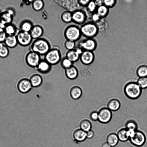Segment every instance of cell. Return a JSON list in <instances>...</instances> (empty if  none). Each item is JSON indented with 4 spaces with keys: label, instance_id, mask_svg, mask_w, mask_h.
<instances>
[{
    "label": "cell",
    "instance_id": "obj_1",
    "mask_svg": "<svg viewBox=\"0 0 147 147\" xmlns=\"http://www.w3.org/2000/svg\"><path fill=\"white\" fill-rule=\"evenodd\" d=\"M31 50L41 55H44L51 49L49 42L46 39L40 38L35 39L31 46Z\"/></svg>",
    "mask_w": 147,
    "mask_h": 147
},
{
    "label": "cell",
    "instance_id": "obj_2",
    "mask_svg": "<svg viewBox=\"0 0 147 147\" xmlns=\"http://www.w3.org/2000/svg\"><path fill=\"white\" fill-rule=\"evenodd\" d=\"M142 89L137 82H130L127 83L124 88V92L125 96L131 99H136L141 96Z\"/></svg>",
    "mask_w": 147,
    "mask_h": 147
},
{
    "label": "cell",
    "instance_id": "obj_3",
    "mask_svg": "<svg viewBox=\"0 0 147 147\" xmlns=\"http://www.w3.org/2000/svg\"><path fill=\"white\" fill-rule=\"evenodd\" d=\"M64 35L66 40L75 42L78 41L82 36L80 28L75 25L67 26L64 30Z\"/></svg>",
    "mask_w": 147,
    "mask_h": 147
},
{
    "label": "cell",
    "instance_id": "obj_4",
    "mask_svg": "<svg viewBox=\"0 0 147 147\" xmlns=\"http://www.w3.org/2000/svg\"><path fill=\"white\" fill-rule=\"evenodd\" d=\"M82 36L86 38H93L97 34L98 28L92 22H88L82 24L80 27Z\"/></svg>",
    "mask_w": 147,
    "mask_h": 147
},
{
    "label": "cell",
    "instance_id": "obj_5",
    "mask_svg": "<svg viewBox=\"0 0 147 147\" xmlns=\"http://www.w3.org/2000/svg\"><path fill=\"white\" fill-rule=\"evenodd\" d=\"M129 140L134 146L141 147L146 142V138L145 134L142 131L137 130L130 133Z\"/></svg>",
    "mask_w": 147,
    "mask_h": 147
},
{
    "label": "cell",
    "instance_id": "obj_6",
    "mask_svg": "<svg viewBox=\"0 0 147 147\" xmlns=\"http://www.w3.org/2000/svg\"><path fill=\"white\" fill-rule=\"evenodd\" d=\"M44 56V59L51 66L58 64L61 59L60 51L56 48H51Z\"/></svg>",
    "mask_w": 147,
    "mask_h": 147
},
{
    "label": "cell",
    "instance_id": "obj_7",
    "mask_svg": "<svg viewBox=\"0 0 147 147\" xmlns=\"http://www.w3.org/2000/svg\"><path fill=\"white\" fill-rule=\"evenodd\" d=\"M25 60L26 63L28 66L36 68L41 59L40 55L31 50L26 54Z\"/></svg>",
    "mask_w": 147,
    "mask_h": 147
},
{
    "label": "cell",
    "instance_id": "obj_8",
    "mask_svg": "<svg viewBox=\"0 0 147 147\" xmlns=\"http://www.w3.org/2000/svg\"><path fill=\"white\" fill-rule=\"evenodd\" d=\"M16 36L18 44L22 46L29 45L33 39L30 32L21 30L18 31Z\"/></svg>",
    "mask_w": 147,
    "mask_h": 147
},
{
    "label": "cell",
    "instance_id": "obj_9",
    "mask_svg": "<svg viewBox=\"0 0 147 147\" xmlns=\"http://www.w3.org/2000/svg\"><path fill=\"white\" fill-rule=\"evenodd\" d=\"M97 45V42L95 39L93 38H86L80 42L77 47L83 51H87L93 52L96 49Z\"/></svg>",
    "mask_w": 147,
    "mask_h": 147
},
{
    "label": "cell",
    "instance_id": "obj_10",
    "mask_svg": "<svg viewBox=\"0 0 147 147\" xmlns=\"http://www.w3.org/2000/svg\"><path fill=\"white\" fill-rule=\"evenodd\" d=\"M98 121L102 123H107L109 122L112 117V111L107 107H103L98 111Z\"/></svg>",
    "mask_w": 147,
    "mask_h": 147
},
{
    "label": "cell",
    "instance_id": "obj_11",
    "mask_svg": "<svg viewBox=\"0 0 147 147\" xmlns=\"http://www.w3.org/2000/svg\"><path fill=\"white\" fill-rule=\"evenodd\" d=\"M32 86L29 79L26 78L21 79L17 84V88L18 91L21 93H26L29 92Z\"/></svg>",
    "mask_w": 147,
    "mask_h": 147
},
{
    "label": "cell",
    "instance_id": "obj_12",
    "mask_svg": "<svg viewBox=\"0 0 147 147\" xmlns=\"http://www.w3.org/2000/svg\"><path fill=\"white\" fill-rule=\"evenodd\" d=\"M13 15V11L11 9L1 12L0 17V23L5 26L11 23Z\"/></svg>",
    "mask_w": 147,
    "mask_h": 147
},
{
    "label": "cell",
    "instance_id": "obj_13",
    "mask_svg": "<svg viewBox=\"0 0 147 147\" xmlns=\"http://www.w3.org/2000/svg\"><path fill=\"white\" fill-rule=\"evenodd\" d=\"M86 17L85 13L80 10H76L72 12V22L79 25L84 24Z\"/></svg>",
    "mask_w": 147,
    "mask_h": 147
},
{
    "label": "cell",
    "instance_id": "obj_14",
    "mask_svg": "<svg viewBox=\"0 0 147 147\" xmlns=\"http://www.w3.org/2000/svg\"><path fill=\"white\" fill-rule=\"evenodd\" d=\"M94 59V54L92 51H83L80 56V59L83 64L89 65L92 63Z\"/></svg>",
    "mask_w": 147,
    "mask_h": 147
},
{
    "label": "cell",
    "instance_id": "obj_15",
    "mask_svg": "<svg viewBox=\"0 0 147 147\" xmlns=\"http://www.w3.org/2000/svg\"><path fill=\"white\" fill-rule=\"evenodd\" d=\"M36 68L39 72L45 74L51 70V65L45 60H41Z\"/></svg>",
    "mask_w": 147,
    "mask_h": 147
},
{
    "label": "cell",
    "instance_id": "obj_16",
    "mask_svg": "<svg viewBox=\"0 0 147 147\" xmlns=\"http://www.w3.org/2000/svg\"><path fill=\"white\" fill-rule=\"evenodd\" d=\"M43 29L38 25H33L30 33L33 39H36L41 37L43 33Z\"/></svg>",
    "mask_w": 147,
    "mask_h": 147
},
{
    "label": "cell",
    "instance_id": "obj_17",
    "mask_svg": "<svg viewBox=\"0 0 147 147\" xmlns=\"http://www.w3.org/2000/svg\"><path fill=\"white\" fill-rule=\"evenodd\" d=\"M73 136L75 140L81 142L84 141L86 138V132L80 129H76L74 131Z\"/></svg>",
    "mask_w": 147,
    "mask_h": 147
},
{
    "label": "cell",
    "instance_id": "obj_18",
    "mask_svg": "<svg viewBox=\"0 0 147 147\" xmlns=\"http://www.w3.org/2000/svg\"><path fill=\"white\" fill-rule=\"evenodd\" d=\"M130 132L125 128L120 129L117 133L119 141L125 142L129 140Z\"/></svg>",
    "mask_w": 147,
    "mask_h": 147
},
{
    "label": "cell",
    "instance_id": "obj_19",
    "mask_svg": "<svg viewBox=\"0 0 147 147\" xmlns=\"http://www.w3.org/2000/svg\"><path fill=\"white\" fill-rule=\"evenodd\" d=\"M69 93L73 99L77 100L79 98L82 96V91L80 87L78 86H75L71 88Z\"/></svg>",
    "mask_w": 147,
    "mask_h": 147
},
{
    "label": "cell",
    "instance_id": "obj_20",
    "mask_svg": "<svg viewBox=\"0 0 147 147\" xmlns=\"http://www.w3.org/2000/svg\"><path fill=\"white\" fill-rule=\"evenodd\" d=\"M65 74L67 77L70 80L76 78L78 74L77 68L73 65L69 68L65 70Z\"/></svg>",
    "mask_w": 147,
    "mask_h": 147
},
{
    "label": "cell",
    "instance_id": "obj_21",
    "mask_svg": "<svg viewBox=\"0 0 147 147\" xmlns=\"http://www.w3.org/2000/svg\"><path fill=\"white\" fill-rule=\"evenodd\" d=\"M106 139V141L111 147L116 146L119 141L117 134L113 132L108 134L107 136Z\"/></svg>",
    "mask_w": 147,
    "mask_h": 147
},
{
    "label": "cell",
    "instance_id": "obj_22",
    "mask_svg": "<svg viewBox=\"0 0 147 147\" xmlns=\"http://www.w3.org/2000/svg\"><path fill=\"white\" fill-rule=\"evenodd\" d=\"M121 106L120 101L116 98L110 99L107 104V108L111 111H116L120 108Z\"/></svg>",
    "mask_w": 147,
    "mask_h": 147
},
{
    "label": "cell",
    "instance_id": "obj_23",
    "mask_svg": "<svg viewBox=\"0 0 147 147\" xmlns=\"http://www.w3.org/2000/svg\"><path fill=\"white\" fill-rule=\"evenodd\" d=\"M33 87L40 86L42 82V78L40 75L35 74L32 75L29 79Z\"/></svg>",
    "mask_w": 147,
    "mask_h": 147
},
{
    "label": "cell",
    "instance_id": "obj_24",
    "mask_svg": "<svg viewBox=\"0 0 147 147\" xmlns=\"http://www.w3.org/2000/svg\"><path fill=\"white\" fill-rule=\"evenodd\" d=\"M80 54L75 49L68 50L66 53L65 57L74 63L80 59Z\"/></svg>",
    "mask_w": 147,
    "mask_h": 147
},
{
    "label": "cell",
    "instance_id": "obj_25",
    "mask_svg": "<svg viewBox=\"0 0 147 147\" xmlns=\"http://www.w3.org/2000/svg\"><path fill=\"white\" fill-rule=\"evenodd\" d=\"M4 43L8 48L15 47L18 44L16 36H7Z\"/></svg>",
    "mask_w": 147,
    "mask_h": 147
},
{
    "label": "cell",
    "instance_id": "obj_26",
    "mask_svg": "<svg viewBox=\"0 0 147 147\" xmlns=\"http://www.w3.org/2000/svg\"><path fill=\"white\" fill-rule=\"evenodd\" d=\"M4 29L7 36L16 35L19 31L17 27L12 23L6 25Z\"/></svg>",
    "mask_w": 147,
    "mask_h": 147
},
{
    "label": "cell",
    "instance_id": "obj_27",
    "mask_svg": "<svg viewBox=\"0 0 147 147\" xmlns=\"http://www.w3.org/2000/svg\"><path fill=\"white\" fill-rule=\"evenodd\" d=\"M125 128L128 130L130 133L134 132L138 129V124L134 120L129 119L127 120L125 123Z\"/></svg>",
    "mask_w": 147,
    "mask_h": 147
},
{
    "label": "cell",
    "instance_id": "obj_28",
    "mask_svg": "<svg viewBox=\"0 0 147 147\" xmlns=\"http://www.w3.org/2000/svg\"><path fill=\"white\" fill-rule=\"evenodd\" d=\"M80 126L81 129L87 132L91 129L92 125L91 123L89 120L84 119L80 121Z\"/></svg>",
    "mask_w": 147,
    "mask_h": 147
},
{
    "label": "cell",
    "instance_id": "obj_29",
    "mask_svg": "<svg viewBox=\"0 0 147 147\" xmlns=\"http://www.w3.org/2000/svg\"><path fill=\"white\" fill-rule=\"evenodd\" d=\"M33 25L30 21L26 20L23 21L20 24V30L30 32Z\"/></svg>",
    "mask_w": 147,
    "mask_h": 147
},
{
    "label": "cell",
    "instance_id": "obj_30",
    "mask_svg": "<svg viewBox=\"0 0 147 147\" xmlns=\"http://www.w3.org/2000/svg\"><path fill=\"white\" fill-rule=\"evenodd\" d=\"M61 18L64 22L70 23L72 22V12L68 11H64L61 14Z\"/></svg>",
    "mask_w": 147,
    "mask_h": 147
},
{
    "label": "cell",
    "instance_id": "obj_31",
    "mask_svg": "<svg viewBox=\"0 0 147 147\" xmlns=\"http://www.w3.org/2000/svg\"><path fill=\"white\" fill-rule=\"evenodd\" d=\"M136 73L139 77L147 76V65L143 64L139 66L137 69Z\"/></svg>",
    "mask_w": 147,
    "mask_h": 147
},
{
    "label": "cell",
    "instance_id": "obj_32",
    "mask_svg": "<svg viewBox=\"0 0 147 147\" xmlns=\"http://www.w3.org/2000/svg\"><path fill=\"white\" fill-rule=\"evenodd\" d=\"M109 11V8L104 5H103L100 6L98 7L96 13L100 18H104L107 16L108 13Z\"/></svg>",
    "mask_w": 147,
    "mask_h": 147
},
{
    "label": "cell",
    "instance_id": "obj_33",
    "mask_svg": "<svg viewBox=\"0 0 147 147\" xmlns=\"http://www.w3.org/2000/svg\"><path fill=\"white\" fill-rule=\"evenodd\" d=\"M32 7L35 11H38L41 10L44 5V3L42 0H33L32 3Z\"/></svg>",
    "mask_w": 147,
    "mask_h": 147
},
{
    "label": "cell",
    "instance_id": "obj_34",
    "mask_svg": "<svg viewBox=\"0 0 147 147\" xmlns=\"http://www.w3.org/2000/svg\"><path fill=\"white\" fill-rule=\"evenodd\" d=\"M8 47L4 43H0V57L5 58L7 57L9 53Z\"/></svg>",
    "mask_w": 147,
    "mask_h": 147
},
{
    "label": "cell",
    "instance_id": "obj_35",
    "mask_svg": "<svg viewBox=\"0 0 147 147\" xmlns=\"http://www.w3.org/2000/svg\"><path fill=\"white\" fill-rule=\"evenodd\" d=\"M73 64L72 62L65 57L62 60L61 62V66L65 70L71 67Z\"/></svg>",
    "mask_w": 147,
    "mask_h": 147
},
{
    "label": "cell",
    "instance_id": "obj_36",
    "mask_svg": "<svg viewBox=\"0 0 147 147\" xmlns=\"http://www.w3.org/2000/svg\"><path fill=\"white\" fill-rule=\"evenodd\" d=\"M137 83L142 89L147 88V76L139 77L138 79Z\"/></svg>",
    "mask_w": 147,
    "mask_h": 147
},
{
    "label": "cell",
    "instance_id": "obj_37",
    "mask_svg": "<svg viewBox=\"0 0 147 147\" xmlns=\"http://www.w3.org/2000/svg\"><path fill=\"white\" fill-rule=\"evenodd\" d=\"M64 46L68 50H73L76 47V42L66 40L64 43Z\"/></svg>",
    "mask_w": 147,
    "mask_h": 147
},
{
    "label": "cell",
    "instance_id": "obj_38",
    "mask_svg": "<svg viewBox=\"0 0 147 147\" xmlns=\"http://www.w3.org/2000/svg\"><path fill=\"white\" fill-rule=\"evenodd\" d=\"M96 6L94 1H90L86 6L88 10L90 12L94 11L96 9Z\"/></svg>",
    "mask_w": 147,
    "mask_h": 147
},
{
    "label": "cell",
    "instance_id": "obj_39",
    "mask_svg": "<svg viewBox=\"0 0 147 147\" xmlns=\"http://www.w3.org/2000/svg\"><path fill=\"white\" fill-rule=\"evenodd\" d=\"M116 3V1L115 0H105L103 1V5L109 8L113 7Z\"/></svg>",
    "mask_w": 147,
    "mask_h": 147
},
{
    "label": "cell",
    "instance_id": "obj_40",
    "mask_svg": "<svg viewBox=\"0 0 147 147\" xmlns=\"http://www.w3.org/2000/svg\"><path fill=\"white\" fill-rule=\"evenodd\" d=\"M89 117L90 119L92 121H98V111L95 110L92 111L90 113Z\"/></svg>",
    "mask_w": 147,
    "mask_h": 147
},
{
    "label": "cell",
    "instance_id": "obj_41",
    "mask_svg": "<svg viewBox=\"0 0 147 147\" xmlns=\"http://www.w3.org/2000/svg\"><path fill=\"white\" fill-rule=\"evenodd\" d=\"M7 36L4 28H0V43H4Z\"/></svg>",
    "mask_w": 147,
    "mask_h": 147
},
{
    "label": "cell",
    "instance_id": "obj_42",
    "mask_svg": "<svg viewBox=\"0 0 147 147\" xmlns=\"http://www.w3.org/2000/svg\"><path fill=\"white\" fill-rule=\"evenodd\" d=\"M77 1L80 5L82 6H86L90 1L89 0H80Z\"/></svg>",
    "mask_w": 147,
    "mask_h": 147
},
{
    "label": "cell",
    "instance_id": "obj_43",
    "mask_svg": "<svg viewBox=\"0 0 147 147\" xmlns=\"http://www.w3.org/2000/svg\"><path fill=\"white\" fill-rule=\"evenodd\" d=\"M94 133L93 130L92 129L86 132L87 138L88 139L92 138L94 136Z\"/></svg>",
    "mask_w": 147,
    "mask_h": 147
},
{
    "label": "cell",
    "instance_id": "obj_44",
    "mask_svg": "<svg viewBox=\"0 0 147 147\" xmlns=\"http://www.w3.org/2000/svg\"><path fill=\"white\" fill-rule=\"evenodd\" d=\"M100 17L96 13H94L92 17V21L94 22H97L100 19Z\"/></svg>",
    "mask_w": 147,
    "mask_h": 147
},
{
    "label": "cell",
    "instance_id": "obj_45",
    "mask_svg": "<svg viewBox=\"0 0 147 147\" xmlns=\"http://www.w3.org/2000/svg\"><path fill=\"white\" fill-rule=\"evenodd\" d=\"M96 6L99 7L103 5V0H96L94 1Z\"/></svg>",
    "mask_w": 147,
    "mask_h": 147
},
{
    "label": "cell",
    "instance_id": "obj_46",
    "mask_svg": "<svg viewBox=\"0 0 147 147\" xmlns=\"http://www.w3.org/2000/svg\"><path fill=\"white\" fill-rule=\"evenodd\" d=\"M101 147H111V146L106 142L102 143Z\"/></svg>",
    "mask_w": 147,
    "mask_h": 147
},
{
    "label": "cell",
    "instance_id": "obj_47",
    "mask_svg": "<svg viewBox=\"0 0 147 147\" xmlns=\"http://www.w3.org/2000/svg\"><path fill=\"white\" fill-rule=\"evenodd\" d=\"M33 0L25 1V3L26 5H29L30 3L32 4Z\"/></svg>",
    "mask_w": 147,
    "mask_h": 147
},
{
    "label": "cell",
    "instance_id": "obj_48",
    "mask_svg": "<svg viewBox=\"0 0 147 147\" xmlns=\"http://www.w3.org/2000/svg\"><path fill=\"white\" fill-rule=\"evenodd\" d=\"M1 13H0V17Z\"/></svg>",
    "mask_w": 147,
    "mask_h": 147
},
{
    "label": "cell",
    "instance_id": "obj_49",
    "mask_svg": "<svg viewBox=\"0 0 147 147\" xmlns=\"http://www.w3.org/2000/svg\"></svg>",
    "mask_w": 147,
    "mask_h": 147
}]
</instances>
